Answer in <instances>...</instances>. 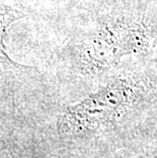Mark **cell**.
Wrapping results in <instances>:
<instances>
[{
  "label": "cell",
  "mask_w": 157,
  "mask_h": 158,
  "mask_svg": "<svg viewBox=\"0 0 157 158\" xmlns=\"http://www.w3.org/2000/svg\"><path fill=\"white\" fill-rule=\"evenodd\" d=\"M143 88L132 80L119 79L68 106L58 120L68 135H81L110 126L128 114L143 97Z\"/></svg>",
  "instance_id": "obj_1"
},
{
  "label": "cell",
  "mask_w": 157,
  "mask_h": 158,
  "mask_svg": "<svg viewBox=\"0 0 157 158\" xmlns=\"http://www.w3.org/2000/svg\"><path fill=\"white\" fill-rule=\"evenodd\" d=\"M149 38L144 26L118 19L101 26L87 45L84 62L92 72L109 68L121 57L146 51Z\"/></svg>",
  "instance_id": "obj_2"
}]
</instances>
